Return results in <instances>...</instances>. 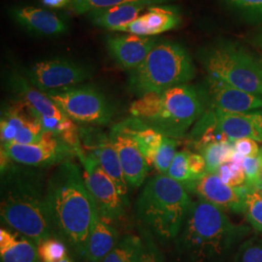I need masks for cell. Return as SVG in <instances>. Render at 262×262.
I'll return each instance as SVG.
<instances>
[{
	"mask_svg": "<svg viewBox=\"0 0 262 262\" xmlns=\"http://www.w3.org/2000/svg\"><path fill=\"white\" fill-rule=\"evenodd\" d=\"M215 125L226 141L234 143L240 139L262 142V111L228 113L214 109Z\"/></svg>",
	"mask_w": 262,
	"mask_h": 262,
	"instance_id": "obj_14",
	"label": "cell"
},
{
	"mask_svg": "<svg viewBox=\"0 0 262 262\" xmlns=\"http://www.w3.org/2000/svg\"><path fill=\"white\" fill-rule=\"evenodd\" d=\"M195 66L187 49L173 41H159L149 55L129 71L128 89L137 97L187 84Z\"/></svg>",
	"mask_w": 262,
	"mask_h": 262,
	"instance_id": "obj_6",
	"label": "cell"
},
{
	"mask_svg": "<svg viewBox=\"0 0 262 262\" xmlns=\"http://www.w3.org/2000/svg\"><path fill=\"white\" fill-rule=\"evenodd\" d=\"M244 188V215L253 229L262 233V193L253 187Z\"/></svg>",
	"mask_w": 262,
	"mask_h": 262,
	"instance_id": "obj_27",
	"label": "cell"
},
{
	"mask_svg": "<svg viewBox=\"0 0 262 262\" xmlns=\"http://www.w3.org/2000/svg\"><path fill=\"white\" fill-rule=\"evenodd\" d=\"M174 0H72L70 10L79 15L89 14L96 10L107 9L124 4H144L148 6L165 4Z\"/></svg>",
	"mask_w": 262,
	"mask_h": 262,
	"instance_id": "obj_24",
	"label": "cell"
},
{
	"mask_svg": "<svg viewBox=\"0 0 262 262\" xmlns=\"http://www.w3.org/2000/svg\"><path fill=\"white\" fill-rule=\"evenodd\" d=\"M55 262H73V260L69 257V256H67L66 258H63V259H61V260H59V261H55Z\"/></svg>",
	"mask_w": 262,
	"mask_h": 262,
	"instance_id": "obj_40",
	"label": "cell"
},
{
	"mask_svg": "<svg viewBox=\"0 0 262 262\" xmlns=\"http://www.w3.org/2000/svg\"><path fill=\"white\" fill-rule=\"evenodd\" d=\"M192 201L187 189L167 175L149 180L135 202L139 226L148 229L157 241L173 242L184 225Z\"/></svg>",
	"mask_w": 262,
	"mask_h": 262,
	"instance_id": "obj_4",
	"label": "cell"
},
{
	"mask_svg": "<svg viewBox=\"0 0 262 262\" xmlns=\"http://www.w3.org/2000/svg\"><path fill=\"white\" fill-rule=\"evenodd\" d=\"M40 3L49 9H62L70 7L72 0H39Z\"/></svg>",
	"mask_w": 262,
	"mask_h": 262,
	"instance_id": "obj_38",
	"label": "cell"
},
{
	"mask_svg": "<svg viewBox=\"0 0 262 262\" xmlns=\"http://www.w3.org/2000/svg\"><path fill=\"white\" fill-rule=\"evenodd\" d=\"M141 249V236L125 235L120 239L112 251L99 262H137Z\"/></svg>",
	"mask_w": 262,
	"mask_h": 262,
	"instance_id": "obj_25",
	"label": "cell"
},
{
	"mask_svg": "<svg viewBox=\"0 0 262 262\" xmlns=\"http://www.w3.org/2000/svg\"><path fill=\"white\" fill-rule=\"evenodd\" d=\"M118 150L122 171L128 186L140 187L149 173V163L142 155L134 138L112 127L109 134Z\"/></svg>",
	"mask_w": 262,
	"mask_h": 262,
	"instance_id": "obj_15",
	"label": "cell"
},
{
	"mask_svg": "<svg viewBox=\"0 0 262 262\" xmlns=\"http://www.w3.org/2000/svg\"><path fill=\"white\" fill-rule=\"evenodd\" d=\"M177 147L178 142L176 139L164 136L154 162V166L159 171V174H167L169 167L177 155Z\"/></svg>",
	"mask_w": 262,
	"mask_h": 262,
	"instance_id": "obj_34",
	"label": "cell"
},
{
	"mask_svg": "<svg viewBox=\"0 0 262 262\" xmlns=\"http://www.w3.org/2000/svg\"><path fill=\"white\" fill-rule=\"evenodd\" d=\"M77 158L83 165L84 183L99 215L112 223L122 219L126 206L112 179L101 168L94 156L84 149L77 152Z\"/></svg>",
	"mask_w": 262,
	"mask_h": 262,
	"instance_id": "obj_11",
	"label": "cell"
},
{
	"mask_svg": "<svg viewBox=\"0 0 262 262\" xmlns=\"http://www.w3.org/2000/svg\"><path fill=\"white\" fill-rule=\"evenodd\" d=\"M1 156L19 165L39 168L70 160L76 151L55 135L44 132L42 140L34 144H2Z\"/></svg>",
	"mask_w": 262,
	"mask_h": 262,
	"instance_id": "obj_12",
	"label": "cell"
},
{
	"mask_svg": "<svg viewBox=\"0 0 262 262\" xmlns=\"http://www.w3.org/2000/svg\"><path fill=\"white\" fill-rule=\"evenodd\" d=\"M42 262L59 261L68 255L67 244L58 237H50L38 245Z\"/></svg>",
	"mask_w": 262,
	"mask_h": 262,
	"instance_id": "obj_32",
	"label": "cell"
},
{
	"mask_svg": "<svg viewBox=\"0 0 262 262\" xmlns=\"http://www.w3.org/2000/svg\"><path fill=\"white\" fill-rule=\"evenodd\" d=\"M187 150L178 151L169 167L167 176L182 184L184 187L192 189L196 181L192 177L187 164Z\"/></svg>",
	"mask_w": 262,
	"mask_h": 262,
	"instance_id": "obj_30",
	"label": "cell"
},
{
	"mask_svg": "<svg viewBox=\"0 0 262 262\" xmlns=\"http://www.w3.org/2000/svg\"><path fill=\"white\" fill-rule=\"evenodd\" d=\"M231 262H262L261 236H252L242 242L236 250Z\"/></svg>",
	"mask_w": 262,
	"mask_h": 262,
	"instance_id": "obj_31",
	"label": "cell"
},
{
	"mask_svg": "<svg viewBox=\"0 0 262 262\" xmlns=\"http://www.w3.org/2000/svg\"><path fill=\"white\" fill-rule=\"evenodd\" d=\"M92 76L93 71L89 66L64 57L40 60L25 73L28 82L42 93L78 85Z\"/></svg>",
	"mask_w": 262,
	"mask_h": 262,
	"instance_id": "obj_10",
	"label": "cell"
},
{
	"mask_svg": "<svg viewBox=\"0 0 262 262\" xmlns=\"http://www.w3.org/2000/svg\"><path fill=\"white\" fill-rule=\"evenodd\" d=\"M149 7L150 6L144 4H124L107 9L96 10L86 15L95 26L116 31L118 28L139 18L141 13Z\"/></svg>",
	"mask_w": 262,
	"mask_h": 262,
	"instance_id": "obj_22",
	"label": "cell"
},
{
	"mask_svg": "<svg viewBox=\"0 0 262 262\" xmlns=\"http://www.w3.org/2000/svg\"><path fill=\"white\" fill-rule=\"evenodd\" d=\"M199 56L209 78L250 94L262 95V61L243 48L221 41L203 49Z\"/></svg>",
	"mask_w": 262,
	"mask_h": 262,
	"instance_id": "obj_7",
	"label": "cell"
},
{
	"mask_svg": "<svg viewBox=\"0 0 262 262\" xmlns=\"http://www.w3.org/2000/svg\"><path fill=\"white\" fill-rule=\"evenodd\" d=\"M11 92L17 100L25 104L41 123L44 132L51 133L68 144L77 152L83 149L80 139V128L47 94L40 92L18 72L12 71L8 76Z\"/></svg>",
	"mask_w": 262,
	"mask_h": 262,
	"instance_id": "obj_8",
	"label": "cell"
},
{
	"mask_svg": "<svg viewBox=\"0 0 262 262\" xmlns=\"http://www.w3.org/2000/svg\"><path fill=\"white\" fill-rule=\"evenodd\" d=\"M261 155H262V151H261Z\"/></svg>",
	"mask_w": 262,
	"mask_h": 262,
	"instance_id": "obj_42",
	"label": "cell"
},
{
	"mask_svg": "<svg viewBox=\"0 0 262 262\" xmlns=\"http://www.w3.org/2000/svg\"><path fill=\"white\" fill-rule=\"evenodd\" d=\"M225 7L242 19L262 21V0H220Z\"/></svg>",
	"mask_w": 262,
	"mask_h": 262,
	"instance_id": "obj_29",
	"label": "cell"
},
{
	"mask_svg": "<svg viewBox=\"0 0 262 262\" xmlns=\"http://www.w3.org/2000/svg\"><path fill=\"white\" fill-rule=\"evenodd\" d=\"M82 147L86 152L93 155L101 168L115 183L124 205L128 207V184L124 177L118 150L111 137L94 128H80Z\"/></svg>",
	"mask_w": 262,
	"mask_h": 262,
	"instance_id": "obj_13",
	"label": "cell"
},
{
	"mask_svg": "<svg viewBox=\"0 0 262 262\" xmlns=\"http://www.w3.org/2000/svg\"><path fill=\"white\" fill-rule=\"evenodd\" d=\"M1 159V222L37 246L56 237L48 210L45 173L36 167L12 164L5 157Z\"/></svg>",
	"mask_w": 262,
	"mask_h": 262,
	"instance_id": "obj_1",
	"label": "cell"
},
{
	"mask_svg": "<svg viewBox=\"0 0 262 262\" xmlns=\"http://www.w3.org/2000/svg\"><path fill=\"white\" fill-rule=\"evenodd\" d=\"M243 167L246 174V186L253 187L259 181L262 169V155L255 158H244Z\"/></svg>",
	"mask_w": 262,
	"mask_h": 262,
	"instance_id": "obj_35",
	"label": "cell"
},
{
	"mask_svg": "<svg viewBox=\"0 0 262 262\" xmlns=\"http://www.w3.org/2000/svg\"><path fill=\"white\" fill-rule=\"evenodd\" d=\"M10 15L21 28L36 35L58 36L68 30L66 21L49 10L33 6L15 7Z\"/></svg>",
	"mask_w": 262,
	"mask_h": 262,
	"instance_id": "obj_19",
	"label": "cell"
},
{
	"mask_svg": "<svg viewBox=\"0 0 262 262\" xmlns=\"http://www.w3.org/2000/svg\"><path fill=\"white\" fill-rule=\"evenodd\" d=\"M0 262H42V260L36 244L18 232H12L2 227L0 229Z\"/></svg>",
	"mask_w": 262,
	"mask_h": 262,
	"instance_id": "obj_21",
	"label": "cell"
},
{
	"mask_svg": "<svg viewBox=\"0 0 262 262\" xmlns=\"http://www.w3.org/2000/svg\"><path fill=\"white\" fill-rule=\"evenodd\" d=\"M158 42L154 37L126 34L108 36L106 47L118 66L131 71L140 66Z\"/></svg>",
	"mask_w": 262,
	"mask_h": 262,
	"instance_id": "obj_16",
	"label": "cell"
},
{
	"mask_svg": "<svg viewBox=\"0 0 262 262\" xmlns=\"http://www.w3.org/2000/svg\"><path fill=\"white\" fill-rule=\"evenodd\" d=\"M188 168L195 181L202 178L207 174L206 161L202 155L188 151L187 154Z\"/></svg>",
	"mask_w": 262,
	"mask_h": 262,
	"instance_id": "obj_36",
	"label": "cell"
},
{
	"mask_svg": "<svg viewBox=\"0 0 262 262\" xmlns=\"http://www.w3.org/2000/svg\"><path fill=\"white\" fill-rule=\"evenodd\" d=\"M129 112L162 135L178 139L204 114V103L195 88L181 84L138 97Z\"/></svg>",
	"mask_w": 262,
	"mask_h": 262,
	"instance_id": "obj_5",
	"label": "cell"
},
{
	"mask_svg": "<svg viewBox=\"0 0 262 262\" xmlns=\"http://www.w3.org/2000/svg\"><path fill=\"white\" fill-rule=\"evenodd\" d=\"M142 18L149 37L178 28L182 20L178 8L164 4L150 6L142 15Z\"/></svg>",
	"mask_w": 262,
	"mask_h": 262,
	"instance_id": "obj_23",
	"label": "cell"
},
{
	"mask_svg": "<svg viewBox=\"0 0 262 262\" xmlns=\"http://www.w3.org/2000/svg\"><path fill=\"white\" fill-rule=\"evenodd\" d=\"M251 228L236 225L204 199L192 202L173 243L175 262H231Z\"/></svg>",
	"mask_w": 262,
	"mask_h": 262,
	"instance_id": "obj_2",
	"label": "cell"
},
{
	"mask_svg": "<svg viewBox=\"0 0 262 262\" xmlns=\"http://www.w3.org/2000/svg\"><path fill=\"white\" fill-rule=\"evenodd\" d=\"M200 152L206 161L207 173H216L224 163L233 158L234 143L229 141L215 142L207 145Z\"/></svg>",
	"mask_w": 262,
	"mask_h": 262,
	"instance_id": "obj_26",
	"label": "cell"
},
{
	"mask_svg": "<svg viewBox=\"0 0 262 262\" xmlns=\"http://www.w3.org/2000/svg\"><path fill=\"white\" fill-rule=\"evenodd\" d=\"M243 159L242 156L235 151L232 159L224 163L215 174L222 179L225 184L230 187H242L244 184H246Z\"/></svg>",
	"mask_w": 262,
	"mask_h": 262,
	"instance_id": "obj_28",
	"label": "cell"
},
{
	"mask_svg": "<svg viewBox=\"0 0 262 262\" xmlns=\"http://www.w3.org/2000/svg\"><path fill=\"white\" fill-rule=\"evenodd\" d=\"M256 42H257V45L262 49V31L258 34V36L256 37Z\"/></svg>",
	"mask_w": 262,
	"mask_h": 262,
	"instance_id": "obj_39",
	"label": "cell"
},
{
	"mask_svg": "<svg viewBox=\"0 0 262 262\" xmlns=\"http://www.w3.org/2000/svg\"><path fill=\"white\" fill-rule=\"evenodd\" d=\"M208 94L213 108L228 113H248L262 109V98L220 80L208 77Z\"/></svg>",
	"mask_w": 262,
	"mask_h": 262,
	"instance_id": "obj_17",
	"label": "cell"
},
{
	"mask_svg": "<svg viewBox=\"0 0 262 262\" xmlns=\"http://www.w3.org/2000/svg\"><path fill=\"white\" fill-rule=\"evenodd\" d=\"M112 224L96 212L88 238L85 261H100L119 243V232Z\"/></svg>",
	"mask_w": 262,
	"mask_h": 262,
	"instance_id": "obj_20",
	"label": "cell"
},
{
	"mask_svg": "<svg viewBox=\"0 0 262 262\" xmlns=\"http://www.w3.org/2000/svg\"><path fill=\"white\" fill-rule=\"evenodd\" d=\"M244 187H233L225 184L215 173H207L194 184V190L201 199L234 213H243Z\"/></svg>",
	"mask_w": 262,
	"mask_h": 262,
	"instance_id": "obj_18",
	"label": "cell"
},
{
	"mask_svg": "<svg viewBox=\"0 0 262 262\" xmlns=\"http://www.w3.org/2000/svg\"><path fill=\"white\" fill-rule=\"evenodd\" d=\"M253 188H255V189H257L258 191H260L262 193V184L261 185H258V186H256L255 187H253Z\"/></svg>",
	"mask_w": 262,
	"mask_h": 262,
	"instance_id": "obj_41",
	"label": "cell"
},
{
	"mask_svg": "<svg viewBox=\"0 0 262 262\" xmlns=\"http://www.w3.org/2000/svg\"><path fill=\"white\" fill-rule=\"evenodd\" d=\"M139 231L142 239V249L137 262H165L154 235L142 226H139Z\"/></svg>",
	"mask_w": 262,
	"mask_h": 262,
	"instance_id": "obj_33",
	"label": "cell"
},
{
	"mask_svg": "<svg viewBox=\"0 0 262 262\" xmlns=\"http://www.w3.org/2000/svg\"><path fill=\"white\" fill-rule=\"evenodd\" d=\"M235 151L243 158H255L260 154V149L253 139H240L234 142Z\"/></svg>",
	"mask_w": 262,
	"mask_h": 262,
	"instance_id": "obj_37",
	"label": "cell"
},
{
	"mask_svg": "<svg viewBox=\"0 0 262 262\" xmlns=\"http://www.w3.org/2000/svg\"><path fill=\"white\" fill-rule=\"evenodd\" d=\"M73 122L105 125L115 108L107 96L93 85H74L45 93Z\"/></svg>",
	"mask_w": 262,
	"mask_h": 262,
	"instance_id": "obj_9",
	"label": "cell"
},
{
	"mask_svg": "<svg viewBox=\"0 0 262 262\" xmlns=\"http://www.w3.org/2000/svg\"><path fill=\"white\" fill-rule=\"evenodd\" d=\"M49 215L56 237L85 259L86 243L97 207L84 176L71 159L57 165L48 179Z\"/></svg>",
	"mask_w": 262,
	"mask_h": 262,
	"instance_id": "obj_3",
	"label": "cell"
}]
</instances>
